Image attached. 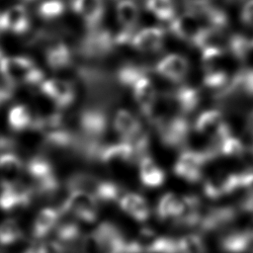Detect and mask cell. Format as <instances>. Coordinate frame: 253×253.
I'll return each mask as SVG.
<instances>
[{"label": "cell", "mask_w": 253, "mask_h": 253, "mask_svg": "<svg viewBox=\"0 0 253 253\" xmlns=\"http://www.w3.org/2000/svg\"><path fill=\"white\" fill-rule=\"evenodd\" d=\"M0 75L12 87L19 85H41L44 74L33 58L24 55L3 56L0 59Z\"/></svg>", "instance_id": "obj_1"}, {"label": "cell", "mask_w": 253, "mask_h": 253, "mask_svg": "<svg viewBox=\"0 0 253 253\" xmlns=\"http://www.w3.org/2000/svg\"><path fill=\"white\" fill-rule=\"evenodd\" d=\"M155 129L160 143L171 149L185 146L192 131V125L183 115L163 117L150 124Z\"/></svg>", "instance_id": "obj_2"}, {"label": "cell", "mask_w": 253, "mask_h": 253, "mask_svg": "<svg viewBox=\"0 0 253 253\" xmlns=\"http://www.w3.org/2000/svg\"><path fill=\"white\" fill-rule=\"evenodd\" d=\"M214 159L216 157L208 147L203 150L184 149L175 160L172 171L176 177L195 184L202 180L204 167Z\"/></svg>", "instance_id": "obj_3"}, {"label": "cell", "mask_w": 253, "mask_h": 253, "mask_svg": "<svg viewBox=\"0 0 253 253\" xmlns=\"http://www.w3.org/2000/svg\"><path fill=\"white\" fill-rule=\"evenodd\" d=\"M26 172L33 182L34 193L50 195L58 189V180L51 163L42 157L35 156L26 165Z\"/></svg>", "instance_id": "obj_4"}, {"label": "cell", "mask_w": 253, "mask_h": 253, "mask_svg": "<svg viewBox=\"0 0 253 253\" xmlns=\"http://www.w3.org/2000/svg\"><path fill=\"white\" fill-rule=\"evenodd\" d=\"M193 129L202 135L208 136L210 145H216L226 136L232 134L231 128L223 118V114L215 109H211L201 113L196 119Z\"/></svg>", "instance_id": "obj_5"}, {"label": "cell", "mask_w": 253, "mask_h": 253, "mask_svg": "<svg viewBox=\"0 0 253 253\" xmlns=\"http://www.w3.org/2000/svg\"><path fill=\"white\" fill-rule=\"evenodd\" d=\"M116 46L115 35L105 29L88 30L80 42L79 52L87 58H98L108 54Z\"/></svg>", "instance_id": "obj_6"}, {"label": "cell", "mask_w": 253, "mask_h": 253, "mask_svg": "<svg viewBox=\"0 0 253 253\" xmlns=\"http://www.w3.org/2000/svg\"><path fill=\"white\" fill-rule=\"evenodd\" d=\"M98 203L97 199L88 192L70 191L62 209L82 221L94 222L98 218Z\"/></svg>", "instance_id": "obj_7"}, {"label": "cell", "mask_w": 253, "mask_h": 253, "mask_svg": "<svg viewBox=\"0 0 253 253\" xmlns=\"http://www.w3.org/2000/svg\"><path fill=\"white\" fill-rule=\"evenodd\" d=\"M133 99L138 106L140 114L149 123L153 117L155 107L158 102V93L152 81L146 74L140 76L130 87Z\"/></svg>", "instance_id": "obj_8"}, {"label": "cell", "mask_w": 253, "mask_h": 253, "mask_svg": "<svg viewBox=\"0 0 253 253\" xmlns=\"http://www.w3.org/2000/svg\"><path fill=\"white\" fill-rule=\"evenodd\" d=\"M41 93L58 108H67L75 100L76 92L72 82L61 78H49L40 85Z\"/></svg>", "instance_id": "obj_9"}, {"label": "cell", "mask_w": 253, "mask_h": 253, "mask_svg": "<svg viewBox=\"0 0 253 253\" xmlns=\"http://www.w3.org/2000/svg\"><path fill=\"white\" fill-rule=\"evenodd\" d=\"M33 195V188L19 181L14 183L1 182L0 209L12 211L18 208H25L32 202Z\"/></svg>", "instance_id": "obj_10"}, {"label": "cell", "mask_w": 253, "mask_h": 253, "mask_svg": "<svg viewBox=\"0 0 253 253\" xmlns=\"http://www.w3.org/2000/svg\"><path fill=\"white\" fill-rule=\"evenodd\" d=\"M238 212V209L232 206H219L208 209L202 216L198 229L201 232L219 230L232 223L237 217Z\"/></svg>", "instance_id": "obj_11"}, {"label": "cell", "mask_w": 253, "mask_h": 253, "mask_svg": "<svg viewBox=\"0 0 253 253\" xmlns=\"http://www.w3.org/2000/svg\"><path fill=\"white\" fill-rule=\"evenodd\" d=\"M71 10L82 19L88 30L99 27L105 15L104 0H71Z\"/></svg>", "instance_id": "obj_12"}, {"label": "cell", "mask_w": 253, "mask_h": 253, "mask_svg": "<svg viewBox=\"0 0 253 253\" xmlns=\"http://www.w3.org/2000/svg\"><path fill=\"white\" fill-rule=\"evenodd\" d=\"M99 161L107 165L137 163L135 150L129 141L121 140L102 148Z\"/></svg>", "instance_id": "obj_13"}, {"label": "cell", "mask_w": 253, "mask_h": 253, "mask_svg": "<svg viewBox=\"0 0 253 253\" xmlns=\"http://www.w3.org/2000/svg\"><path fill=\"white\" fill-rule=\"evenodd\" d=\"M121 210L133 220L144 223L151 216V210L146 199L137 193H125L118 202Z\"/></svg>", "instance_id": "obj_14"}, {"label": "cell", "mask_w": 253, "mask_h": 253, "mask_svg": "<svg viewBox=\"0 0 253 253\" xmlns=\"http://www.w3.org/2000/svg\"><path fill=\"white\" fill-rule=\"evenodd\" d=\"M155 70L160 76L177 83L181 82L188 74L189 62L180 54L170 53L156 64Z\"/></svg>", "instance_id": "obj_15"}, {"label": "cell", "mask_w": 253, "mask_h": 253, "mask_svg": "<svg viewBox=\"0 0 253 253\" xmlns=\"http://www.w3.org/2000/svg\"><path fill=\"white\" fill-rule=\"evenodd\" d=\"M113 126L121 140L129 141L137 136L144 127L139 119L126 109H120L116 112Z\"/></svg>", "instance_id": "obj_16"}, {"label": "cell", "mask_w": 253, "mask_h": 253, "mask_svg": "<svg viewBox=\"0 0 253 253\" xmlns=\"http://www.w3.org/2000/svg\"><path fill=\"white\" fill-rule=\"evenodd\" d=\"M202 28L203 27H201L200 18L188 11L179 16H176L169 25L170 32L176 38L191 43Z\"/></svg>", "instance_id": "obj_17"}, {"label": "cell", "mask_w": 253, "mask_h": 253, "mask_svg": "<svg viewBox=\"0 0 253 253\" xmlns=\"http://www.w3.org/2000/svg\"><path fill=\"white\" fill-rule=\"evenodd\" d=\"M164 40V30L157 27L142 29L134 34L130 44L133 48L142 52H154L160 50Z\"/></svg>", "instance_id": "obj_18"}, {"label": "cell", "mask_w": 253, "mask_h": 253, "mask_svg": "<svg viewBox=\"0 0 253 253\" xmlns=\"http://www.w3.org/2000/svg\"><path fill=\"white\" fill-rule=\"evenodd\" d=\"M183 209V196H179L173 192H168L159 198L155 207V213L160 220H170L175 223V221L181 216Z\"/></svg>", "instance_id": "obj_19"}, {"label": "cell", "mask_w": 253, "mask_h": 253, "mask_svg": "<svg viewBox=\"0 0 253 253\" xmlns=\"http://www.w3.org/2000/svg\"><path fill=\"white\" fill-rule=\"evenodd\" d=\"M138 177L140 183L146 188H158L166 181L164 170L150 156H144L138 163Z\"/></svg>", "instance_id": "obj_20"}, {"label": "cell", "mask_w": 253, "mask_h": 253, "mask_svg": "<svg viewBox=\"0 0 253 253\" xmlns=\"http://www.w3.org/2000/svg\"><path fill=\"white\" fill-rule=\"evenodd\" d=\"M44 59L47 66L52 70L66 69L73 62L72 49L65 42H53L44 49Z\"/></svg>", "instance_id": "obj_21"}, {"label": "cell", "mask_w": 253, "mask_h": 253, "mask_svg": "<svg viewBox=\"0 0 253 253\" xmlns=\"http://www.w3.org/2000/svg\"><path fill=\"white\" fill-rule=\"evenodd\" d=\"M168 97L183 116L194 112L201 102L200 90L191 86H180Z\"/></svg>", "instance_id": "obj_22"}, {"label": "cell", "mask_w": 253, "mask_h": 253, "mask_svg": "<svg viewBox=\"0 0 253 253\" xmlns=\"http://www.w3.org/2000/svg\"><path fill=\"white\" fill-rule=\"evenodd\" d=\"M184 209L181 216L175 221L174 224L184 227L198 228L202 216L205 212L201 199L197 195L183 196Z\"/></svg>", "instance_id": "obj_23"}, {"label": "cell", "mask_w": 253, "mask_h": 253, "mask_svg": "<svg viewBox=\"0 0 253 253\" xmlns=\"http://www.w3.org/2000/svg\"><path fill=\"white\" fill-rule=\"evenodd\" d=\"M250 229L232 231L225 234L218 242L223 253H248Z\"/></svg>", "instance_id": "obj_24"}, {"label": "cell", "mask_w": 253, "mask_h": 253, "mask_svg": "<svg viewBox=\"0 0 253 253\" xmlns=\"http://www.w3.org/2000/svg\"><path fill=\"white\" fill-rule=\"evenodd\" d=\"M23 170V161L17 154L10 151L0 153V174L3 177V183L19 181Z\"/></svg>", "instance_id": "obj_25"}, {"label": "cell", "mask_w": 253, "mask_h": 253, "mask_svg": "<svg viewBox=\"0 0 253 253\" xmlns=\"http://www.w3.org/2000/svg\"><path fill=\"white\" fill-rule=\"evenodd\" d=\"M116 14L123 29L134 31L139 18V10L133 0H118Z\"/></svg>", "instance_id": "obj_26"}, {"label": "cell", "mask_w": 253, "mask_h": 253, "mask_svg": "<svg viewBox=\"0 0 253 253\" xmlns=\"http://www.w3.org/2000/svg\"><path fill=\"white\" fill-rule=\"evenodd\" d=\"M208 148L212 151L216 158L220 156L240 157L246 151L244 142L238 136H235L233 134L226 136L214 146H208Z\"/></svg>", "instance_id": "obj_27"}, {"label": "cell", "mask_w": 253, "mask_h": 253, "mask_svg": "<svg viewBox=\"0 0 253 253\" xmlns=\"http://www.w3.org/2000/svg\"><path fill=\"white\" fill-rule=\"evenodd\" d=\"M59 217V211L52 208L42 209L37 215L34 225L33 234L36 238L44 237L56 224Z\"/></svg>", "instance_id": "obj_28"}, {"label": "cell", "mask_w": 253, "mask_h": 253, "mask_svg": "<svg viewBox=\"0 0 253 253\" xmlns=\"http://www.w3.org/2000/svg\"><path fill=\"white\" fill-rule=\"evenodd\" d=\"M224 181L227 195L238 190L253 188V168H246L241 171L224 174Z\"/></svg>", "instance_id": "obj_29"}, {"label": "cell", "mask_w": 253, "mask_h": 253, "mask_svg": "<svg viewBox=\"0 0 253 253\" xmlns=\"http://www.w3.org/2000/svg\"><path fill=\"white\" fill-rule=\"evenodd\" d=\"M34 121L30 110L24 105H15L8 113L9 126L15 131L33 128Z\"/></svg>", "instance_id": "obj_30"}, {"label": "cell", "mask_w": 253, "mask_h": 253, "mask_svg": "<svg viewBox=\"0 0 253 253\" xmlns=\"http://www.w3.org/2000/svg\"><path fill=\"white\" fill-rule=\"evenodd\" d=\"M241 92L248 97H253V68L240 70L231 80L222 97L233 92Z\"/></svg>", "instance_id": "obj_31"}, {"label": "cell", "mask_w": 253, "mask_h": 253, "mask_svg": "<svg viewBox=\"0 0 253 253\" xmlns=\"http://www.w3.org/2000/svg\"><path fill=\"white\" fill-rule=\"evenodd\" d=\"M192 44L202 50L211 47L222 48V36L220 31L216 29L211 27L202 28L194 39Z\"/></svg>", "instance_id": "obj_32"}, {"label": "cell", "mask_w": 253, "mask_h": 253, "mask_svg": "<svg viewBox=\"0 0 253 253\" xmlns=\"http://www.w3.org/2000/svg\"><path fill=\"white\" fill-rule=\"evenodd\" d=\"M145 8L154 17L163 22H171L176 17L173 0H145Z\"/></svg>", "instance_id": "obj_33"}, {"label": "cell", "mask_w": 253, "mask_h": 253, "mask_svg": "<svg viewBox=\"0 0 253 253\" xmlns=\"http://www.w3.org/2000/svg\"><path fill=\"white\" fill-rule=\"evenodd\" d=\"M124 194L125 193L121 185L113 181L100 180L95 190L94 197L97 199L98 202L113 203V202H119Z\"/></svg>", "instance_id": "obj_34"}, {"label": "cell", "mask_w": 253, "mask_h": 253, "mask_svg": "<svg viewBox=\"0 0 253 253\" xmlns=\"http://www.w3.org/2000/svg\"><path fill=\"white\" fill-rule=\"evenodd\" d=\"M230 80L231 79H229L227 73L223 69H220L205 73L203 84L207 89L215 92L216 96L222 97L227 87L229 86Z\"/></svg>", "instance_id": "obj_35"}, {"label": "cell", "mask_w": 253, "mask_h": 253, "mask_svg": "<svg viewBox=\"0 0 253 253\" xmlns=\"http://www.w3.org/2000/svg\"><path fill=\"white\" fill-rule=\"evenodd\" d=\"M179 253H208L207 244L199 232L187 233L178 238Z\"/></svg>", "instance_id": "obj_36"}, {"label": "cell", "mask_w": 253, "mask_h": 253, "mask_svg": "<svg viewBox=\"0 0 253 253\" xmlns=\"http://www.w3.org/2000/svg\"><path fill=\"white\" fill-rule=\"evenodd\" d=\"M23 237L19 223L13 218H7L0 223V245H11Z\"/></svg>", "instance_id": "obj_37"}, {"label": "cell", "mask_w": 253, "mask_h": 253, "mask_svg": "<svg viewBox=\"0 0 253 253\" xmlns=\"http://www.w3.org/2000/svg\"><path fill=\"white\" fill-rule=\"evenodd\" d=\"M203 193L209 200H218L227 196L224 174L206 179L203 182Z\"/></svg>", "instance_id": "obj_38"}, {"label": "cell", "mask_w": 253, "mask_h": 253, "mask_svg": "<svg viewBox=\"0 0 253 253\" xmlns=\"http://www.w3.org/2000/svg\"><path fill=\"white\" fill-rule=\"evenodd\" d=\"M228 47L231 54L238 60H245L253 50L251 40L239 34H235L230 38Z\"/></svg>", "instance_id": "obj_39"}, {"label": "cell", "mask_w": 253, "mask_h": 253, "mask_svg": "<svg viewBox=\"0 0 253 253\" xmlns=\"http://www.w3.org/2000/svg\"><path fill=\"white\" fill-rule=\"evenodd\" d=\"M37 12L42 20H55L64 14L65 4L62 0H44L39 5Z\"/></svg>", "instance_id": "obj_40"}, {"label": "cell", "mask_w": 253, "mask_h": 253, "mask_svg": "<svg viewBox=\"0 0 253 253\" xmlns=\"http://www.w3.org/2000/svg\"><path fill=\"white\" fill-rule=\"evenodd\" d=\"M223 60V49L219 47H211L202 50V65L205 73L221 69Z\"/></svg>", "instance_id": "obj_41"}, {"label": "cell", "mask_w": 253, "mask_h": 253, "mask_svg": "<svg viewBox=\"0 0 253 253\" xmlns=\"http://www.w3.org/2000/svg\"><path fill=\"white\" fill-rule=\"evenodd\" d=\"M146 74L144 67L136 65H124L117 72L118 81L126 87H131L140 76Z\"/></svg>", "instance_id": "obj_42"}, {"label": "cell", "mask_w": 253, "mask_h": 253, "mask_svg": "<svg viewBox=\"0 0 253 253\" xmlns=\"http://www.w3.org/2000/svg\"><path fill=\"white\" fill-rule=\"evenodd\" d=\"M56 237L60 244L65 248V245H72L80 238V228L73 222L62 224L56 231Z\"/></svg>", "instance_id": "obj_43"}, {"label": "cell", "mask_w": 253, "mask_h": 253, "mask_svg": "<svg viewBox=\"0 0 253 253\" xmlns=\"http://www.w3.org/2000/svg\"><path fill=\"white\" fill-rule=\"evenodd\" d=\"M239 212L253 214V188L248 189L236 206Z\"/></svg>", "instance_id": "obj_44"}, {"label": "cell", "mask_w": 253, "mask_h": 253, "mask_svg": "<svg viewBox=\"0 0 253 253\" xmlns=\"http://www.w3.org/2000/svg\"><path fill=\"white\" fill-rule=\"evenodd\" d=\"M65 248L58 241H46L39 246V253H64Z\"/></svg>", "instance_id": "obj_45"}, {"label": "cell", "mask_w": 253, "mask_h": 253, "mask_svg": "<svg viewBox=\"0 0 253 253\" xmlns=\"http://www.w3.org/2000/svg\"><path fill=\"white\" fill-rule=\"evenodd\" d=\"M14 87L8 84L4 79L0 81V108L7 104L14 96Z\"/></svg>", "instance_id": "obj_46"}, {"label": "cell", "mask_w": 253, "mask_h": 253, "mask_svg": "<svg viewBox=\"0 0 253 253\" xmlns=\"http://www.w3.org/2000/svg\"><path fill=\"white\" fill-rule=\"evenodd\" d=\"M241 20L245 25L253 26V0L245 2L241 11Z\"/></svg>", "instance_id": "obj_47"}, {"label": "cell", "mask_w": 253, "mask_h": 253, "mask_svg": "<svg viewBox=\"0 0 253 253\" xmlns=\"http://www.w3.org/2000/svg\"><path fill=\"white\" fill-rule=\"evenodd\" d=\"M13 144L14 141L11 138L4 135H0V153L9 151V149L13 147Z\"/></svg>", "instance_id": "obj_48"}, {"label": "cell", "mask_w": 253, "mask_h": 253, "mask_svg": "<svg viewBox=\"0 0 253 253\" xmlns=\"http://www.w3.org/2000/svg\"><path fill=\"white\" fill-rule=\"evenodd\" d=\"M245 128L249 133L253 134V110H251L246 117Z\"/></svg>", "instance_id": "obj_49"}, {"label": "cell", "mask_w": 253, "mask_h": 253, "mask_svg": "<svg viewBox=\"0 0 253 253\" xmlns=\"http://www.w3.org/2000/svg\"><path fill=\"white\" fill-rule=\"evenodd\" d=\"M4 56L3 54V49H2V45H1V41H0V59Z\"/></svg>", "instance_id": "obj_50"}, {"label": "cell", "mask_w": 253, "mask_h": 253, "mask_svg": "<svg viewBox=\"0 0 253 253\" xmlns=\"http://www.w3.org/2000/svg\"><path fill=\"white\" fill-rule=\"evenodd\" d=\"M251 152H252V154H253V142H252V145H251Z\"/></svg>", "instance_id": "obj_51"}, {"label": "cell", "mask_w": 253, "mask_h": 253, "mask_svg": "<svg viewBox=\"0 0 253 253\" xmlns=\"http://www.w3.org/2000/svg\"><path fill=\"white\" fill-rule=\"evenodd\" d=\"M227 1H231L232 2V1H241V0H227Z\"/></svg>", "instance_id": "obj_52"}]
</instances>
